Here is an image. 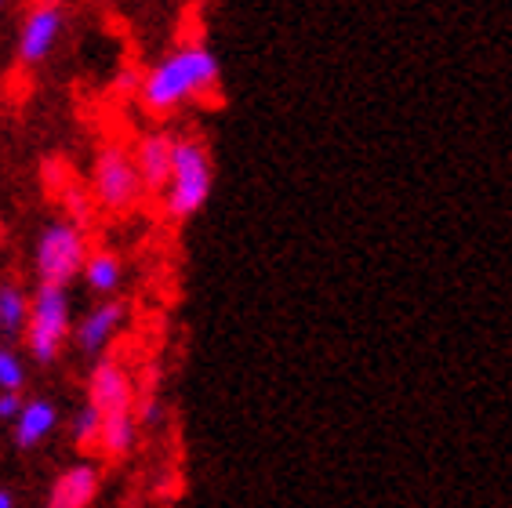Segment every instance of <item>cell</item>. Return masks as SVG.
<instances>
[{"instance_id": "cell-1", "label": "cell", "mask_w": 512, "mask_h": 508, "mask_svg": "<svg viewBox=\"0 0 512 508\" xmlns=\"http://www.w3.org/2000/svg\"><path fill=\"white\" fill-rule=\"evenodd\" d=\"M218 84V59L204 44L182 48L175 55L149 69V77L142 80V102L153 113H168V109L182 106L186 98L200 95V91Z\"/></svg>"}, {"instance_id": "cell-2", "label": "cell", "mask_w": 512, "mask_h": 508, "mask_svg": "<svg viewBox=\"0 0 512 508\" xmlns=\"http://www.w3.org/2000/svg\"><path fill=\"white\" fill-rule=\"evenodd\" d=\"M211 193V160L197 138H175V164L164 186V207L171 218H189Z\"/></svg>"}, {"instance_id": "cell-3", "label": "cell", "mask_w": 512, "mask_h": 508, "mask_svg": "<svg viewBox=\"0 0 512 508\" xmlns=\"http://www.w3.org/2000/svg\"><path fill=\"white\" fill-rule=\"evenodd\" d=\"M80 269H84V236H80V229L69 222L48 225L37 244L40 284L66 287Z\"/></svg>"}, {"instance_id": "cell-4", "label": "cell", "mask_w": 512, "mask_h": 508, "mask_svg": "<svg viewBox=\"0 0 512 508\" xmlns=\"http://www.w3.org/2000/svg\"><path fill=\"white\" fill-rule=\"evenodd\" d=\"M69 331V302L62 287H48L40 284L37 298L30 305V352L37 356L40 363L55 360L62 338Z\"/></svg>"}, {"instance_id": "cell-5", "label": "cell", "mask_w": 512, "mask_h": 508, "mask_svg": "<svg viewBox=\"0 0 512 508\" xmlns=\"http://www.w3.org/2000/svg\"><path fill=\"white\" fill-rule=\"evenodd\" d=\"M138 189H142V178H138L135 160L117 146H106L99 153V164H95V193L109 211H128L138 200Z\"/></svg>"}, {"instance_id": "cell-6", "label": "cell", "mask_w": 512, "mask_h": 508, "mask_svg": "<svg viewBox=\"0 0 512 508\" xmlns=\"http://www.w3.org/2000/svg\"><path fill=\"white\" fill-rule=\"evenodd\" d=\"M131 403H135V389H131V378L124 374V367L99 363L91 374V407L102 418H113V414H131Z\"/></svg>"}, {"instance_id": "cell-7", "label": "cell", "mask_w": 512, "mask_h": 508, "mask_svg": "<svg viewBox=\"0 0 512 508\" xmlns=\"http://www.w3.org/2000/svg\"><path fill=\"white\" fill-rule=\"evenodd\" d=\"M62 30V11L55 4H40V8L30 11V19L22 26V37H19V55L22 62H40L55 48V40H59Z\"/></svg>"}, {"instance_id": "cell-8", "label": "cell", "mask_w": 512, "mask_h": 508, "mask_svg": "<svg viewBox=\"0 0 512 508\" xmlns=\"http://www.w3.org/2000/svg\"><path fill=\"white\" fill-rule=\"evenodd\" d=\"M171 164H175V138H168V135L138 138L135 167H138V178H142L149 189H164V186H168Z\"/></svg>"}, {"instance_id": "cell-9", "label": "cell", "mask_w": 512, "mask_h": 508, "mask_svg": "<svg viewBox=\"0 0 512 508\" xmlns=\"http://www.w3.org/2000/svg\"><path fill=\"white\" fill-rule=\"evenodd\" d=\"M99 494V469L95 465H73L51 487L48 508H88Z\"/></svg>"}, {"instance_id": "cell-10", "label": "cell", "mask_w": 512, "mask_h": 508, "mask_svg": "<svg viewBox=\"0 0 512 508\" xmlns=\"http://www.w3.org/2000/svg\"><path fill=\"white\" fill-rule=\"evenodd\" d=\"M120 320H124V305L120 302H106L99 305L91 316H84V323H80V331H77V342L84 352H99L102 345L117 334Z\"/></svg>"}, {"instance_id": "cell-11", "label": "cell", "mask_w": 512, "mask_h": 508, "mask_svg": "<svg viewBox=\"0 0 512 508\" xmlns=\"http://www.w3.org/2000/svg\"><path fill=\"white\" fill-rule=\"evenodd\" d=\"M51 429H55V407L44 400L26 403L22 414L15 418V440H19V447H37Z\"/></svg>"}, {"instance_id": "cell-12", "label": "cell", "mask_w": 512, "mask_h": 508, "mask_svg": "<svg viewBox=\"0 0 512 508\" xmlns=\"http://www.w3.org/2000/svg\"><path fill=\"white\" fill-rule=\"evenodd\" d=\"M135 418L131 414H113V418H102V432H99V450L109 461L124 458L131 447H135Z\"/></svg>"}, {"instance_id": "cell-13", "label": "cell", "mask_w": 512, "mask_h": 508, "mask_svg": "<svg viewBox=\"0 0 512 508\" xmlns=\"http://www.w3.org/2000/svg\"><path fill=\"white\" fill-rule=\"evenodd\" d=\"M84 280H88L91 291H99V294H113L120 287V262H117V254H109V251H99V254H91L88 262H84Z\"/></svg>"}, {"instance_id": "cell-14", "label": "cell", "mask_w": 512, "mask_h": 508, "mask_svg": "<svg viewBox=\"0 0 512 508\" xmlns=\"http://www.w3.org/2000/svg\"><path fill=\"white\" fill-rule=\"evenodd\" d=\"M30 320V305L19 287H0V327L4 331H22V323Z\"/></svg>"}, {"instance_id": "cell-15", "label": "cell", "mask_w": 512, "mask_h": 508, "mask_svg": "<svg viewBox=\"0 0 512 508\" xmlns=\"http://www.w3.org/2000/svg\"><path fill=\"white\" fill-rule=\"evenodd\" d=\"M99 432H102V414L88 403V407L73 418V436H77L80 447H99Z\"/></svg>"}, {"instance_id": "cell-16", "label": "cell", "mask_w": 512, "mask_h": 508, "mask_svg": "<svg viewBox=\"0 0 512 508\" xmlns=\"http://www.w3.org/2000/svg\"><path fill=\"white\" fill-rule=\"evenodd\" d=\"M26 381V371H22V360L15 352H4L0 349V389L4 392H15Z\"/></svg>"}, {"instance_id": "cell-17", "label": "cell", "mask_w": 512, "mask_h": 508, "mask_svg": "<svg viewBox=\"0 0 512 508\" xmlns=\"http://www.w3.org/2000/svg\"><path fill=\"white\" fill-rule=\"evenodd\" d=\"M26 403L19 400V392H0V418H19Z\"/></svg>"}, {"instance_id": "cell-18", "label": "cell", "mask_w": 512, "mask_h": 508, "mask_svg": "<svg viewBox=\"0 0 512 508\" xmlns=\"http://www.w3.org/2000/svg\"><path fill=\"white\" fill-rule=\"evenodd\" d=\"M142 421H146V425H157L160 421V403L157 400H149L146 407H142Z\"/></svg>"}, {"instance_id": "cell-19", "label": "cell", "mask_w": 512, "mask_h": 508, "mask_svg": "<svg viewBox=\"0 0 512 508\" xmlns=\"http://www.w3.org/2000/svg\"><path fill=\"white\" fill-rule=\"evenodd\" d=\"M0 508H15V501H11L8 490H0Z\"/></svg>"}, {"instance_id": "cell-20", "label": "cell", "mask_w": 512, "mask_h": 508, "mask_svg": "<svg viewBox=\"0 0 512 508\" xmlns=\"http://www.w3.org/2000/svg\"><path fill=\"white\" fill-rule=\"evenodd\" d=\"M0 8H4V0H0Z\"/></svg>"}, {"instance_id": "cell-21", "label": "cell", "mask_w": 512, "mask_h": 508, "mask_svg": "<svg viewBox=\"0 0 512 508\" xmlns=\"http://www.w3.org/2000/svg\"><path fill=\"white\" fill-rule=\"evenodd\" d=\"M48 4H55V0H48Z\"/></svg>"}]
</instances>
